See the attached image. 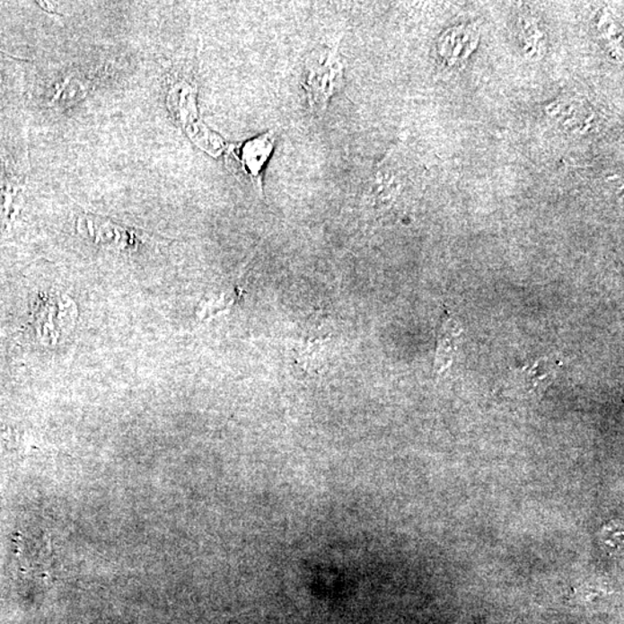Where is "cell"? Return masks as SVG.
<instances>
[{"label": "cell", "instance_id": "3957f363", "mask_svg": "<svg viewBox=\"0 0 624 624\" xmlns=\"http://www.w3.org/2000/svg\"><path fill=\"white\" fill-rule=\"evenodd\" d=\"M458 336L456 323L453 321H445L443 323L441 333L438 334V349L436 354V369L444 372L453 360L454 352V341Z\"/></svg>", "mask_w": 624, "mask_h": 624}, {"label": "cell", "instance_id": "6da1fadb", "mask_svg": "<svg viewBox=\"0 0 624 624\" xmlns=\"http://www.w3.org/2000/svg\"><path fill=\"white\" fill-rule=\"evenodd\" d=\"M344 66L338 46H321L305 60L303 90L310 109L323 115L334 95L344 86Z\"/></svg>", "mask_w": 624, "mask_h": 624}, {"label": "cell", "instance_id": "7a4b0ae2", "mask_svg": "<svg viewBox=\"0 0 624 624\" xmlns=\"http://www.w3.org/2000/svg\"><path fill=\"white\" fill-rule=\"evenodd\" d=\"M276 132L253 136L233 151L240 171L259 192L263 191V174L276 147Z\"/></svg>", "mask_w": 624, "mask_h": 624}]
</instances>
